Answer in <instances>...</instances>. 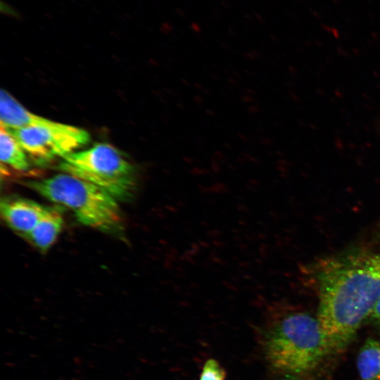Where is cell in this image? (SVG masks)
Masks as SVG:
<instances>
[{
  "instance_id": "7",
  "label": "cell",
  "mask_w": 380,
  "mask_h": 380,
  "mask_svg": "<svg viewBox=\"0 0 380 380\" xmlns=\"http://www.w3.org/2000/svg\"><path fill=\"white\" fill-rule=\"evenodd\" d=\"M0 120L1 126L11 129L42 124L49 119L30 112L7 91L1 89Z\"/></svg>"
},
{
  "instance_id": "10",
  "label": "cell",
  "mask_w": 380,
  "mask_h": 380,
  "mask_svg": "<svg viewBox=\"0 0 380 380\" xmlns=\"http://www.w3.org/2000/svg\"><path fill=\"white\" fill-rule=\"evenodd\" d=\"M0 157L1 165L18 171H25L29 168L25 151L15 137L2 126L0 130Z\"/></svg>"
},
{
  "instance_id": "13",
  "label": "cell",
  "mask_w": 380,
  "mask_h": 380,
  "mask_svg": "<svg viewBox=\"0 0 380 380\" xmlns=\"http://www.w3.org/2000/svg\"><path fill=\"white\" fill-rule=\"evenodd\" d=\"M282 380H303L298 375H285Z\"/></svg>"
},
{
  "instance_id": "5",
  "label": "cell",
  "mask_w": 380,
  "mask_h": 380,
  "mask_svg": "<svg viewBox=\"0 0 380 380\" xmlns=\"http://www.w3.org/2000/svg\"><path fill=\"white\" fill-rule=\"evenodd\" d=\"M6 129L23 150L39 163L57 157L62 158L85 146L90 139L84 129L51 120L42 124Z\"/></svg>"
},
{
  "instance_id": "1",
  "label": "cell",
  "mask_w": 380,
  "mask_h": 380,
  "mask_svg": "<svg viewBox=\"0 0 380 380\" xmlns=\"http://www.w3.org/2000/svg\"><path fill=\"white\" fill-rule=\"evenodd\" d=\"M317 318L330 353L343 351L380 298V254L329 263L319 277Z\"/></svg>"
},
{
  "instance_id": "9",
  "label": "cell",
  "mask_w": 380,
  "mask_h": 380,
  "mask_svg": "<svg viewBox=\"0 0 380 380\" xmlns=\"http://www.w3.org/2000/svg\"><path fill=\"white\" fill-rule=\"evenodd\" d=\"M356 365L362 380H380V341L366 340L358 353Z\"/></svg>"
},
{
  "instance_id": "6",
  "label": "cell",
  "mask_w": 380,
  "mask_h": 380,
  "mask_svg": "<svg viewBox=\"0 0 380 380\" xmlns=\"http://www.w3.org/2000/svg\"><path fill=\"white\" fill-rule=\"evenodd\" d=\"M47 208L23 198H5L0 203L1 214L15 231L27 236L36 226Z\"/></svg>"
},
{
  "instance_id": "12",
  "label": "cell",
  "mask_w": 380,
  "mask_h": 380,
  "mask_svg": "<svg viewBox=\"0 0 380 380\" xmlns=\"http://www.w3.org/2000/svg\"><path fill=\"white\" fill-rule=\"evenodd\" d=\"M370 317L374 323L380 328V298L376 304Z\"/></svg>"
},
{
  "instance_id": "8",
  "label": "cell",
  "mask_w": 380,
  "mask_h": 380,
  "mask_svg": "<svg viewBox=\"0 0 380 380\" xmlns=\"http://www.w3.org/2000/svg\"><path fill=\"white\" fill-rule=\"evenodd\" d=\"M61 213L56 208H47L36 226L26 236L38 248L49 249L56 240L63 227Z\"/></svg>"
},
{
  "instance_id": "11",
  "label": "cell",
  "mask_w": 380,
  "mask_h": 380,
  "mask_svg": "<svg viewBox=\"0 0 380 380\" xmlns=\"http://www.w3.org/2000/svg\"><path fill=\"white\" fill-rule=\"evenodd\" d=\"M226 372L215 359H208L203 367L199 380H225Z\"/></svg>"
},
{
  "instance_id": "4",
  "label": "cell",
  "mask_w": 380,
  "mask_h": 380,
  "mask_svg": "<svg viewBox=\"0 0 380 380\" xmlns=\"http://www.w3.org/2000/svg\"><path fill=\"white\" fill-rule=\"evenodd\" d=\"M58 167L64 173L103 189L115 199H128L135 188L133 167L119 150L109 144H98L66 155Z\"/></svg>"
},
{
  "instance_id": "2",
  "label": "cell",
  "mask_w": 380,
  "mask_h": 380,
  "mask_svg": "<svg viewBox=\"0 0 380 380\" xmlns=\"http://www.w3.org/2000/svg\"><path fill=\"white\" fill-rule=\"evenodd\" d=\"M264 351L276 372L298 376L315 369L330 353L317 318L300 311L270 317Z\"/></svg>"
},
{
  "instance_id": "3",
  "label": "cell",
  "mask_w": 380,
  "mask_h": 380,
  "mask_svg": "<svg viewBox=\"0 0 380 380\" xmlns=\"http://www.w3.org/2000/svg\"><path fill=\"white\" fill-rule=\"evenodd\" d=\"M24 184L49 201L71 210L83 224L108 233L122 229L116 199L94 184L64 172Z\"/></svg>"
}]
</instances>
